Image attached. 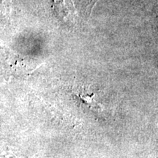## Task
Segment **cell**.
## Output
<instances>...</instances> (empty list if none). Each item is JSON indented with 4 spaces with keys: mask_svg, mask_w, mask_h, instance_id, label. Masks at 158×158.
I'll return each instance as SVG.
<instances>
[{
    "mask_svg": "<svg viewBox=\"0 0 158 158\" xmlns=\"http://www.w3.org/2000/svg\"><path fill=\"white\" fill-rule=\"evenodd\" d=\"M98 0H83V5L84 6V11L90 14L97 2Z\"/></svg>",
    "mask_w": 158,
    "mask_h": 158,
    "instance_id": "obj_1",
    "label": "cell"
}]
</instances>
